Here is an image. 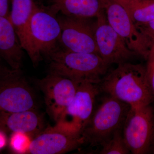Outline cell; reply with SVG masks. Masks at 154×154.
Instances as JSON below:
<instances>
[{"label": "cell", "mask_w": 154, "mask_h": 154, "mask_svg": "<svg viewBox=\"0 0 154 154\" xmlns=\"http://www.w3.org/2000/svg\"><path fill=\"white\" fill-rule=\"evenodd\" d=\"M103 91L130 107L150 105L154 100L146 66L129 62L119 64L108 71L99 84Z\"/></svg>", "instance_id": "cell-1"}, {"label": "cell", "mask_w": 154, "mask_h": 154, "mask_svg": "<svg viewBox=\"0 0 154 154\" xmlns=\"http://www.w3.org/2000/svg\"><path fill=\"white\" fill-rule=\"evenodd\" d=\"M56 15L37 5L28 22L22 46L34 66L60 48L61 30Z\"/></svg>", "instance_id": "cell-2"}, {"label": "cell", "mask_w": 154, "mask_h": 154, "mask_svg": "<svg viewBox=\"0 0 154 154\" xmlns=\"http://www.w3.org/2000/svg\"><path fill=\"white\" fill-rule=\"evenodd\" d=\"M47 60L49 73L79 83L99 84L110 67L97 54L72 52L60 48Z\"/></svg>", "instance_id": "cell-3"}, {"label": "cell", "mask_w": 154, "mask_h": 154, "mask_svg": "<svg viewBox=\"0 0 154 154\" xmlns=\"http://www.w3.org/2000/svg\"><path fill=\"white\" fill-rule=\"evenodd\" d=\"M130 106L110 96L102 101L82 132L85 143L101 146L123 127Z\"/></svg>", "instance_id": "cell-4"}, {"label": "cell", "mask_w": 154, "mask_h": 154, "mask_svg": "<svg viewBox=\"0 0 154 154\" xmlns=\"http://www.w3.org/2000/svg\"><path fill=\"white\" fill-rule=\"evenodd\" d=\"M100 91L99 84L79 83L73 99L54 126L66 132L82 135L94 113L96 98Z\"/></svg>", "instance_id": "cell-5"}, {"label": "cell", "mask_w": 154, "mask_h": 154, "mask_svg": "<svg viewBox=\"0 0 154 154\" xmlns=\"http://www.w3.org/2000/svg\"><path fill=\"white\" fill-rule=\"evenodd\" d=\"M122 132L131 153H146L154 137V113L150 105L130 107Z\"/></svg>", "instance_id": "cell-6"}, {"label": "cell", "mask_w": 154, "mask_h": 154, "mask_svg": "<svg viewBox=\"0 0 154 154\" xmlns=\"http://www.w3.org/2000/svg\"><path fill=\"white\" fill-rule=\"evenodd\" d=\"M108 23L131 50L146 59L152 42L138 28L124 8L114 0H101Z\"/></svg>", "instance_id": "cell-7"}, {"label": "cell", "mask_w": 154, "mask_h": 154, "mask_svg": "<svg viewBox=\"0 0 154 154\" xmlns=\"http://www.w3.org/2000/svg\"><path fill=\"white\" fill-rule=\"evenodd\" d=\"M36 96L20 69H12L0 81V113L36 109Z\"/></svg>", "instance_id": "cell-8"}, {"label": "cell", "mask_w": 154, "mask_h": 154, "mask_svg": "<svg viewBox=\"0 0 154 154\" xmlns=\"http://www.w3.org/2000/svg\"><path fill=\"white\" fill-rule=\"evenodd\" d=\"M57 18L61 30L60 44L63 48L72 52L99 54L95 22H92L91 18L63 15Z\"/></svg>", "instance_id": "cell-9"}, {"label": "cell", "mask_w": 154, "mask_h": 154, "mask_svg": "<svg viewBox=\"0 0 154 154\" xmlns=\"http://www.w3.org/2000/svg\"><path fill=\"white\" fill-rule=\"evenodd\" d=\"M79 84L51 73L36 81L37 88L43 94L46 111L55 122L73 99Z\"/></svg>", "instance_id": "cell-10"}, {"label": "cell", "mask_w": 154, "mask_h": 154, "mask_svg": "<svg viewBox=\"0 0 154 154\" xmlns=\"http://www.w3.org/2000/svg\"><path fill=\"white\" fill-rule=\"evenodd\" d=\"M95 36L99 55L110 66L129 61L137 54L110 26L104 10L96 17Z\"/></svg>", "instance_id": "cell-11"}, {"label": "cell", "mask_w": 154, "mask_h": 154, "mask_svg": "<svg viewBox=\"0 0 154 154\" xmlns=\"http://www.w3.org/2000/svg\"><path fill=\"white\" fill-rule=\"evenodd\" d=\"M85 143L80 135L48 127L30 141L26 153L61 154L75 149Z\"/></svg>", "instance_id": "cell-12"}, {"label": "cell", "mask_w": 154, "mask_h": 154, "mask_svg": "<svg viewBox=\"0 0 154 154\" xmlns=\"http://www.w3.org/2000/svg\"><path fill=\"white\" fill-rule=\"evenodd\" d=\"M44 119L36 109L0 113V129L5 132L36 135L44 130Z\"/></svg>", "instance_id": "cell-13"}, {"label": "cell", "mask_w": 154, "mask_h": 154, "mask_svg": "<svg viewBox=\"0 0 154 154\" xmlns=\"http://www.w3.org/2000/svg\"><path fill=\"white\" fill-rule=\"evenodd\" d=\"M10 19L0 17V58L13 69L22 67L24 51Z\"/></svg>", "instance_id": "cell-14"}, {"label": "cell", "mask_w": 154, "mask_h": 154, "mask_svg": "<svg viewBox=\"0 0 154 154\" xmlns=\"http://www.w3.org/2000/svg\"><path fill=\"white\" fill-rule=\"evenodd\" d=\"M49 8L54 14L92 18L103 11L101 0H51Z\"/></svg>", "instance_id": "cell-15"}, {"label": "cell", "mask_w": 154, "mask_h": 154, "mask_svg": "<svg viewBox=\"0 0 154 154\" xmlns=\"http://www.w3.org/2000/svg\"><path fill=\"white\" fill-rule=\"evenodd\" d=\"M9 19L14 25L22 45L28 22L37 4L33 0H11Z\"/></svg>", "instance_id": "cell-16"}, {"label": "cell", "mask_w": 154, "mask_h": 154, "mask_svg": "<svg viewBox=\"0 0 154 154\" xmlns=\"http://www.w3.org/2000/svg\"><path fill=\"white\" fill-rule=\"evenodd\" d=\"M115 1L124 8L136 25L146 24L154 19V0Z\"/></svg>", "instance_id": "cell-17"}, {"label": "cell", "mask_w": 154, "mask_h": 154, "mask_svg": "<svg viewBox=\"0 0 154 154\" xmlns=\"http://www.w3.org/2000/svg\"><path fill=\"white\" fill-rule=\"evenodd\" d=\"M122 128L119 129L110 138L101 145V154H128L131 153L122 135Z\"/></svg>", "instance_id": "cell-18"}, {"label": "cell", "mask_w": 154, "mask_h": 154, "mask_svg": "<svg viewBox=\"0 0 154 154\" xmlns=\"http://www.w3.org/2000/svg\"><path fill=\"white\" fill-rule=\"evenodd\" d=\"M28 136L20 133H12L10 140L11 149L15 152L26 153L30 142H29Z\"/></svg>", "instance_id": "cell-19"}, {"label": "cell", "mask_w": 154, "mask_h": 154, "mask_svg": "<svg viewBox=\"0 0 154 154\" xmlns=\"http://www.w3.org/2000/svg\"><path fill=\"white\" fill-rule=\"evenodd\" d=\"M146 60H147L146 66L147 76L154 100V43L152 44Z\"/></svg>", "instance_id": "cell-20"}, {"label": "cell", "mask_w": 154, "mask_h": 154, "mask_svg": "<svg viewBox=\"0 0 154 154\" xmlns=\"http://www.w3.org/2000/svg\"><path fill=\"white\" fill-rule=\"evenodd\" d=\"M136 25L138 28L149 38L154 35V19L146 24Z\"/></svg>", "instance_id": "cell-21"}, {"label": "cell", "mask_w": 154, "mask_h": 154, "mask_svg": "<svg viewBox=\"0 0 154 154\" xmlns=\"http://www.w3.org/2000/svg\"><path fill=\"white\" fill-rule=\"evenodd\" d=\"M11 0H0V17L9 19L10 12L9 4Z\"/></svg>", "instance_id": "cell-22"}, {"label": "cell", "mask_w": 154, "mask_h": 154, "mask_svg": "<svg viewBox=\"0 0 154 154\" xmlns=\"http://www.w3.org/2000/svg\"><path fill=\"white\" fill-rule=\"evenodd\" d=\"M2 59L0 58V81L3 79L12 69L9 67H7L2 63Z\"/></svg>", "instance_id": "cell-23"}, {"label": "cell", "mask_w": 154, "mask_h": 154, "mask_svg": "<svg viewBox=\"0 0 154 154\" xmlns=\"http://www.w3.org/2000/svg\"><path fill=\"white\" fill-rule=\"evenodd\" d=\"M7 143L6 133L0 129V150L4 148Z\"/></svg>", "instance_id": "cell-24"}, {"label": "cell", "mask_w": 154, "mask_h": 154, "mask_svg": "<svg viewBox=\"0 0 154 154\" xmlns=\"http://www.w3.org/2000/svg\"><path fill=\"white\" fill-rule=\"evenodd\" d=\"M149 38H150V39L151 41H152V43H154V35L149 36Z\"/></svg>", "instance_id": "cell-25"}, {"label": "cell", "mask_w": 154, "mask_h": 154, "mask_svg": "<svg viewBox=\"0 0 154 154\" xmlns=\"http://www.w3.org/2000/svg\"><path fill=\"white\" fill-rule=\"evenodd\" d=\"M114 1H117V0H114Z\"/></svg>", "instance_id": "cell-26"}, {"label": "cell", "mask_w": 154, "mask_h": 154, "mask_svg": "<svg viewBox=\"0 0 154 154\" xmlns=\"http://www.w3.org/2000/svg\"></svg>", "instance_id": "cell-27"}]
</instances>
